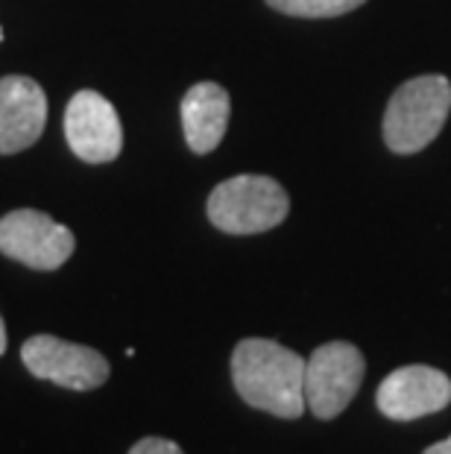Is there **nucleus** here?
I'll use <instances>...</instances> for the list:
<instances>
[{"instance_id":"15","label":"nucleus","mask_w":451,"mask_h":454,"mask_svg":"<svg viewBox=\"0 0 451 454\" xmlns=\"http://www.w3.org/2000/svg\"><path fill=\"white\" fill-rule=\"evenodd\" d=\"M0 38H4V33H0Z\"/></svg>"},{"instance_id":"6","label":"nucleus","mask_w":451,"mask_h":454,"mask_svg":"<svg viewBox=\"0 0 451 454\" xmlns=\"http://www.w3.org/2000/svg\"><path fill=\"white\" fill-rule=\"evenodd\" d=\"M21 361L35 379L53 381L68 390H97L109 379V361L91 346L35 334L21 346Z\"/></svg>"},{"instance_id":"9","label":"nucleus","mask_w":451,"mask_h":454,"mask_svg":"<svg viewBox=\"0 0 451 454\" xmlns=\"http://www.w3.org/2000/svg\"><path fill=\"white\" fill-rule=\"evenodd\" d=\"M47 123V98L30 76L0 80V153H21L42 138Z\"/></svg>"},{"instance_id":"10","label":"nucleus","mask_w":451,"mask_h":454,"mask_svg":"<svg viewBox=\"0 0 451 454\" xmlns=\"http://www.w3.org/2000/svg\"><path fill=\"white\" fill-rule=\"evenodd\" d=\"M229 94L217 82H197L194 89L182 98V129H185L188 147L206 156L217 150L229 127Z\"/></svg>"},{"instance_id":"1","label":"nucleus","mask_w":451,"mask_h":454,"mask_svg":"<svg viewBox=\"0 0 451 454\" xmlns=\"http://www.w3.org/2000/svg\"><path fill=\"white\" fill-rule=\"evenodd\" d=\"M305 357L264 337L241 340L232 352V381L237 395L278 419H299L305 413Z\"/></svg>"},{"instance_id":"13","label":"nucleus","mask_w":451,"mask_h":454,"mask_svg":"<svg viewBox=\"0 0 451 454\" xmlns=\"http://www.w3.org/2000/svg\"><path fill=\"white\" fill-rule=\"evenodd\" d=\"M425 454H451V437L434 442V446H428V449H425Z\"/></svg>"},{"instance_id":"11","label":"nucleus","mask_w":451,"mask_h":454,"mask_svg":"<svg viewBox=\"0 0 451 454\" xmlns=\"http://www.w3.org/2000/svg\"><path fill=\"white\" fill-rule=\"evenodd\" d=\"M267 4L293 18H334L363 6L367 0H267Z\"/></svg>"},{"instance_id":"3","label":"nucleus","mask_w":451,"mask_h":454,"mask_svg":"<svg viewBox=\"0 0 451 454\" xmlns=\"http://www.w3.org/2000/svg\"><path fill=\"white\" fill-rule=\"evenodd\" d=\"M287 211L291 197L270 176H232L208 197V220L226 235H258L282 223Z\"/></svg>"},{"instance_id":"8","label":"nucleus","mask_w":451,"mask_h":454,"mask_svg":"<svg viewBox=\"0 0 451 454\" xmlns=\"http://www.w3.org/2000/svg\"><path fill=\"white\" fill-rule=\"evenodd\" d=\"M65 135L82 161L103 164L121 156L123 127L114 106L97 91H76L65 109Z\"/></svg>"},{"instance_id":"7","label":"nucleus","mask_w":451,"mask_h":454,"mask_svg":"<svg viewBox=\"0 0 451 454\" xmlns=\"http://www.w3.org/2000/svg\"><path fill=\"white\" fill-rule=\"evenodd\" d=\"M378 411L393 422H414L428 413L448 408L451 379L425 364L393 370L378 387Z\"/></svg>"},{"instance_id":"2","label":"nucleus","mask_w":451,"mask_h":454,"mask_svg":"<svg viewBox=\"0 0 451 454\" xmlns=\"http://www.w3.org/2000/svg\"><path fill=\"white\" fill-rule=\"evenodd\" d=\"M451 112V82L439 74L399 85L384 114V141L393 153H419L437 138Z\"/></svg>"},{"instance_id":"12","label":"nucleus","mask_w":451,"mask_h":454,"mask_svg":"<svg viewBox=\"0 0 451 454\" xmlns=\"http://www.w3.org/2000/svg\"><path fill=\"white\" fill-rule=\"evenodd\" d=\"M129 454H182V449L174 440H161V437H144L136 446L129 449Z\"/></svg>"},{"instance_id":"14","label":"nucleus","mask_w":451,"mask_h":454,"mask_svg":"<svg viewBox=\"0 0 451 454\" xmlns=\"http://www.w3.org/2000/svg\"><path fill=\"white\" fill-rule=\"evenodd\" d=\"M6 352V325H4V317H0V355Z\"/></svg>"},{"instance_id":"5","label":"nucleus","mask_w":451,"mask_h":454,"mask_svg":"<svg viewBox=\"0 0 451 454\" xmlns=\"http://www.w3.org/2000/svg\"><path fill=\"white\" fill-rule=\"evenodd\" d=\"M74 231L35 208H18L0 220V253L33 270H59L74 255Z\"/></svg>"},{"instance_id":"4","label":"nucleus","mask_w":451,"mask_h":454,"mask_svg":"<svg viewBox=\"0 0 451 454\" xmlns=\"http://www.w3.org/2000/svg\"><path fill=\"white\" fill-rule=\"evenodd\" d=\"M367 361L358 346L346 340L323 343L305 364V404L316 419H334L349 408L358 393Z\"/></svg>"}]
</instances>
